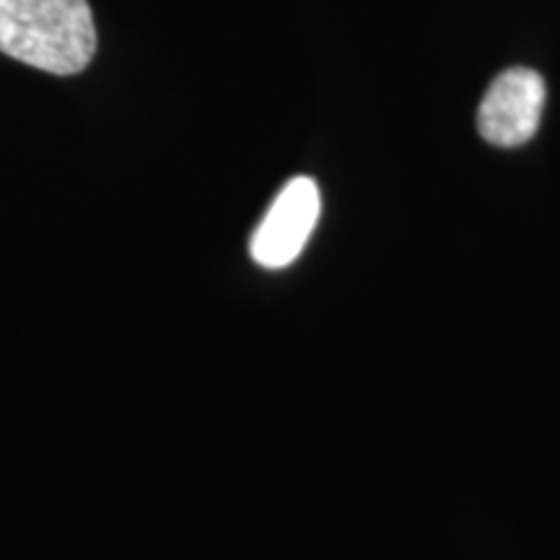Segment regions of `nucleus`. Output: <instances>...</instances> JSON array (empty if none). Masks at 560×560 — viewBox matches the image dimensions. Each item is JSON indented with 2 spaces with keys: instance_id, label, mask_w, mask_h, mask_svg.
Returning <instances> with one entry per match:
<instances>
[{
  "instance_id": "1",
  "label": "nucleus",
  "mask_w": 560,
  "mask_h": 560,
  "mask_svg": "<svg viewBox=\"0 0 560 560\" xmlns=\"http://www.w3.org/2000/svg\"><path fill=\"white\" fill-rule=\"evenodd\" d=\"M0 52L45 73H81L96 52L89 0H0Z\"/></svg>"
},
{
  "instance_id": "2",
  "label": "nucleus",
  "mask_w": 560,
  "mask_h": 560,
  "mask_svg": "<svg viewBox=\"0 0 560 560\" xmlns=\"http://www.w3.org/2000/svg\"><path fill=\"white\" fill-rule=\"evenodd\" d=\"M548 86L537 70L509 68L490 83L478 109V132L499 149L529 143L540 128Z\"/></svg>"
},
{
  "instance_id": "3",
  "label": "nucleus",
  "mask_w": 560,
  "mask_h": 560,
  "mask_svg": "<svg viewBox=\"0 0 560 560\" xmlns=\"http://www.w3.org/2000/svg\"><path fill=\"white\" fill-rule=\"evenodd\" d=\"M322 198L312 177H293L272 200L249 242V255L265 270L289 268L304 252L319 221Z\"/></svg>"
}]
</instances>
